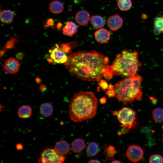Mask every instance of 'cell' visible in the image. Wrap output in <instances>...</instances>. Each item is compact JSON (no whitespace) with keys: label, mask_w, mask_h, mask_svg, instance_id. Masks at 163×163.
I'll return each mask as SVG.
<instances>
[{"label":"cell","mask_w":163,"mask_h":163,"mask_svg":"<svg viewBox=\"0 0 163 163\" xmlns=\"http://www.w3.org/2000/svg\"><path fill=\"white\" fill-rule=\"evenodd\" d=\"M108 62L107 57L96 51H79L69 55L65 65L69 72L77 78L98 82L102 78Z\"/></svg>","instance_id":"obj_1"},{"label":"cell","mask_w":163,"mask_h":163,"mask_svg":"<svg viewBox=\"0 0 163 163\" xmlns=\"http://www.w3.org/2000/svg\"><path fill=\"white\" fill-rule=\"evenodd\" d=\"M97 103L96 97L92 92L74 94L69 105L70 119L78 122L92 118L97 113Z\"/></svg>","instance_id":"obj_2"},{"label":"cell","mask_w":163,"mask_h":163,"mask_svg":"<svg viewBox=\"0 0 163 163\" xmlns=\"http://www.w3.org/2000/svg\"><path fill=\"white\" fill-rule=\"evenodd\" d=\"M142 78L137 74L118 82L114 87L117 99L124 104L131 103L135 99L140 100L142 96Z\"/></svg>","instance_id":"obj_3"},{"label":"cell","mask_w":163,"mask_h":163,"mask_svg":"<svg viewBox=\"0 0 163 163\" xmlns=\"http://www.w3.org/2000/svg\"><path fill=\"white\" fill-rule=\"evenodd\" d=\"M138 55L136 51L122 50L121 53L116 55L112 65L110 66L113 75L127 77L137 74L142 65Z\"/></svg>","instance_id":"obj_4"},{"label":"cell","mask_w":163,"mask_h":163,"mask_svg":"<svg viewBox=\"0 0 163 163\" xmlns=\"http://www.w3.org/2000/svg\"><path fill=\"white\" fill-rule=\"evenodd\" d=\"M113 115L116 116L121 124V126L123 128L131 129L133 123L136 119V112L131 108L124 107L119 110L113 112Z\"/></svg>","instance_id":"obj_5"},{"label":"cell","mask_w":163,"mask_h":163,"mask_svg":"<svg viewBox=\"0 0 163 163\" xmlns=\"http://www.w3.org/2000/svg\"><path fill=\"white\" fill-rule=\"evenodd\" d=\"M66 158L65 155L58 154L54 149L48 148L42 152L38 161L42 163H61Z\"/></svg>","instance_id":"obj_6"},{"label":"cell","mask_w":163,"mask_h":163,"mask_svg":"<svg viewBox=\"0 0 163 163\" xmlns=\"http://www.w3.org/2000/svg\"><path fill=\"white\" fill-rule=\"evenodd\" d=\"M126 154L129 160L133 162H136L142 159L144 152L140 147L137 145H133L128 148Z\"/></svg>","instance_id":"obj_7"},{"label":"cell","mask_w":163,"mask_h":163,"mask_svg":"<svg viewBox=\"0 0 163 163\" xmlns=\"http://www.w3.org/2000/svg\"><path fill=\"white\" fill-rule=\"evenodd\" d=\"M56 47L53 50H49L50 56L55 63L62 64L65 63L67 59V56L61 48H59L57 45Z\"/></svg>","instance_id":"obj_8"},{"label":"cell","mask_w":163,"mask_h":163,"mask_svg":"<svg viewBox=\"0 0 163 163\" xmlns=\"http://www.w3.org/2000/svg\"><path fill=\"white\" fill-rule=\"evenodd\" d=\"M123 20L118 14L110 16L108 19L107 24L108 27L113 31L119 29L122 26Z\"/></svg>","instance_id":"obj_9"},{"label":"cell","mask_w":163,"mask_h":163,"mask_svg":"<svg viewBox=\"0 0 163 163\" xmlns=\"http://www.w3.org/2000/svg\"><path fill=\"white\" fill-rule=\"evenodd\" d=\"M4 68L5 71L8 73L14 74L18 71L19 68V64L16 59L10 58L5 62Z\"/></svg>","instance_id":"obj_10"},{"label":"cell","mask_w":163,"mask_h":163,"mask_svg":"<svg viewBox=\"0 0 163 163\" xmlns=\"http://www.w3.org/2000/svg\"><path fill=\"white\" fill-rule=\"evenodd\" d=\"M110 34L107 29L101 28L94 33V37L97 41L101 43H105L110 39Z\"/></svg>","instance_id":"obj_11"},{"label":"cell","mask_w":163,"mask_h":163,"mask_svg":"<svg viewBox=\"0 0 163 163\" xmlns=\"http://www.w3.org/2000/svg\"><path fill=\"white\" fill-rule=\"evenodd\" d=\"M90 19V15L87 11L83 10L79 11L75 14V19L79 25L85 26L88 24Z\"/></svg>","instance_id":"obj_12"},{"label":"cell","mask_w":163,"mask_h":163,"mask_svg":"<svg viewBox=\"0 0 163 163\" xmlns=\"http://www.w3.org/2000/svg\"><path fill=\"white\" fill-rule=\"evenodd\" d=\"M54 149L59 155H65L69 151L70 147L66 141L61 140L56 143Z\"/></svg>","instance_id":"obj_13"},{"label":"cell","mask_w":163,"mask_h":163,"mask_svg":"<svg viewBox=\"0 0 163 163\" xmlns=\"http://www.w3.org/2000/svg\"><path fill=\"white\" fill-rule=\"evenodd\" d=\"M78 29V27L73 22L68 21L63 28V33L64 35L72 37L75 34Z\"/></svg>","instance_id":"obj_14"},{"label":"cell","mask_w":163,"mask_h":163,"mask_svg":"<svg viewBox=\"0 0 163 163\" xmlns=\"http://www.w3.org/2000/svg\"><path fill=\"white\" fill-rule=\"evenodd\" d=\"M71 146L73 152L77 153H80L86 147L84 140L80 138H77L73 141Z\"/></svg>","instance_id":"obj_15"},{"label":"cell","mask_w":163,"mask_h":163,"mask_svg":"<svg viewBox=\"0 0 163 163\" xmlns=\"http://www.w3.org/2000/svg\"><path fill=\"white\" fill-rule=\"evenodd\" d=\"M14 16V13L10 10H4L0 13V20L3 23H11L13 21Z\"/></svg>","instance_id":"obj_16"},{"label":"cell","mask_w":163,"mask_h":163,"mask_svg":"<svg viewBox=\"0 0 163 163\" xmlns=\"http://www.w3.org/2000/svg\"><path fill=\"white\" fill-rule=\"evenodd\" d=\"M50 11L54 14H59L63 11L64 7L63 4L59 0H54L49 4Z\"/></svg>","instance_id":"obj_17"},{"label":"cell","mask_w":163,"mask_h":163,"mask_svg":"<svg viewBox=\"0 0 163 163\" xmlns=\"http://www.w3.org/2000/svg\"><path fill=\"white\" fill-rule=\"evenodd\" d=\"M32 109L28 105H23L20 107L18 111L19 117L22 119H27L29 118L31 114Z\"/></svg>","instance_id":"obj_18"},{"label":"cell","mask_w":163,"mask_h":163,"mask_svg":"<svg viewBox=\"0 0 163 163\" xmlns=\"http://www.w3.org/2000/svg\"><path fill=\"white\" fill-rule=\"evenodd\" d=\"M40 112L44 117H48L50 116L53 112V107L50 104L44 103L40 107Z\"/></svg>","instance_id":"obj_19"},{"label":"cell","mask_w":163,"mask_h":163,"mask_svg":"<svg viewBox=\"0 0 163 163\" xmlns=\"http://www.w3.org/2000/svg\"><path fill=\"white\" fill-rule=\"evenodd\" d=\"M91 24L95 29L101 28L104 25V21L103 18L99 15H93L90 19Z\"/></svg>","instance_id":"obj_20"},{"label":"cell","mask_w":163,"mask_h":163,"mask_svg":"<svg viewBox=\"0 0 163 163\" xmlns=\"http://www.w3.org/2000/svg\"><path fill=\"white\" fill-rule=\"evenodd\" d=\"M155 33L157 34L163 33V16H157L154 21Z\"/></svg>","instance_id":"obj_21"},{"label":"cell","mask_w":163,"mask_h":163,"mask_svg":"<svg viewBox=\"0 0 163 163\" xmlns=\"http://www.w3.org/2000/svg\"><path fill=\"white\" fill-rule=\"evenodd\" d=\"M99 148L98 145L95 142L90 143L86 150L87 154L90 157L95 155L99 151Z\"/></svg>","instance_id":"obj_22"},{"label":"cell","mask_w":163,"mask_h":163,"mask_svg":"<svg viewBox=\"0 0 163 163\" xmlns=\"http://www.w3.org/2000/svg\"><path fill=\"white\" fill-rule=\"evenodd\" d=\"M152 116L155 122L161 123L163 121V110L160 108H155L152 111Z\"/></svg>","instance_id":"obj_23"},{"label":"cell","mask_w":163,"mask_h":163,"mask_svg":"<svg viewBox=\"0 0 163 163\" xmlns=\"http://www.w3.org/2000/svg\"><path fill=\"white\" fill-rule=\"evenodd\" d=\"M117 153V151L114 147L111 145L106 148L104 152L106 160H109L114 159V156Z\"/></svg>","instance_id":"obj_24"},{"label":"cell","mask_w":163,"mask_h":163,"mask_svg":"<svg viewBox=\"0 0 163 163\" xmlns=\"http://www.w3.org/2000/svg\"><path fill=\"white\" fill-rule=\"evenodd\" d=\"M117 5L120 9L123 11H126L131 7L132 3L131 0H118Z\"/></svg>","instance_id":"obj_25"},{"label":"cell","mask_w":163,"mask_h":163,"mask_svg":"<svg viewBox=\"0 0 163 163\" xmlns=\"http://www.w3.org/2000/svg\"><path fill=\"white\" fill-rule=\"evenodd\" d=\"M18 37H14L11 38L10 40L6 43L3 49L5 51L9 49H11L14 47L15 44L18 42Z\"/></svg>","instance_id":"obj_26"},{"label":"cell","mask_w":163,"mask_h":163,"mask_svg":"<svg viewBox=\"0 0 163 163\" xmlns=\"http://www.w3.org/2000/svg\"><path fill=\"white\" fill-rule=\"evenodd\" d=\"M150 163H162L163 162L162 157L158 154H154L152 155L149 159Z\"/></svg>","instance_id":"obj_27"},{"label":"cell","mask_w":163,"mask_h":163,"mask_svg":"<svg viewBox=\"0 0 163 163\" xmlns=\"http://www.w3.org/2000/svg\"><path fill=\"white\" fill-rule=\"evenodd\" d=\"M103 75L104 78L107 80L111 79L113 78V74L111 70L110 66L107 65L103 72Z\"/></svg>","instance_id":"obj_28"},{"label":"cell","mask_w":163,"mask_h":163,"mask_svg":"<svg viewBox=\"0 0 163 163\" xmlns=\"http://www.w3.org/2000/svg\"><path fill=\"white\" fill-rule=\"evenodd\" d=\"M70 44V43L63 44L61 46V48L63 51L66 53H69L71 52Z\"/></svg>","instance_id":"obj_29"},{"label":"cell","mask_w":163,"mask_h":163,"mask_svg":"<svg viewBox=\"0 0 163 163\" xmlns=\"http://www.w3.org/2000/svg\"><path fill=\"white\" fill-rule=\"evenodd\" d=\"M99 86L104 90L107 89L108 85L107 82L104 80H101L98 83Z\"/></svg>","instance_id":"obj_30"},{"label":"cell","mask_w":163,"mask_h":163,"mask_svg":"<svg viewBox=\"0 0 163 163\" xmlns=\"http://www.w3.org/2000/svg\"><path fill=\"white\" fill-rule=\"evenodd\" d=\"M106 94L110 97H114L116 96L114 88L107 89L106 92Z\"/></svg>","instance_id":"obj_31"},{"label":"cell","mask_w":163,"mask_h":163,"mask_svg":"<svg viewBox=\"0 0 163 163\" xmlns=\"http://www.w3.org/2000/svg\"><path fill=\"white\" fill-rule=\"evenodd\" d=\"M54 21L53 19L49 18L47 21L45 26L46 27L52 26H54Z\"/></svg>","instance_id":"obj_32"},{"label":"cell","mask_w":163,"mask_h":163,"mask_svg":"<svg viewBox=\"0 0 163 163\" xmlns=\"http://www.w3.org/2000/svg\"><path fill=\"white\" fill-rule=\"evenodd\" d=\"M24 55L22 53H18L16 55V58L17 59L21 60L22 59Z\"/></svg>","instance_id":"obj_33"},{"label":"cell","mask_w":163,"mask_h":163,"mask_svg":"<svg viewBox=\"0 0 163 163\" xmlns=\"http://www.w3.org/2000/svg\"><path fill=\"white\" fill-rule=\"evenodd\" d=\"M47 88L46 86L44 85H41L39 87L40 90L42 92H44L46 90Z\"/></svg>","instance_id":"obj_34"},{"label":"cell","mask_w":163,"mask_h":163,"mask_svg":"<svg viewBox=\"0 0 163 163\" xmlns=\"http://www.w3.org/2000/svg\"><path fill=\"white\" fill-rule=\"evenodd\" d=\"M107 99L105 97H103L101 98L100 100V102L102 104H105L106 103Z\"/></svg>","instance_id":"obj_35"},{"label":"cell","mask_w":163,"mask_h":163,"mask_svg":"<svg viewBox=\"0 0 163 163\" xmlns=\"http://www.w3.org/2000/svg\"><path fill=\"white\" fill-rule=\"evenodd\" d=\"M16 147L17 149L18 150H21L23 149V145L20 143L17 144L16 145Z\"/></svg>","instance_id":"obj_36"},{"label":"cell","mask_w":163,"mask_h":163,"mask_svg":"<svg viewBox=\"0 0 163 163\" xmlns=\"http://www.w3.org/2000/svg\"><path fill=\"white\" fill-rule=\"evenodd\" d=\"M88 163H101L99 160L96 159H91L89 161Z\"/></svg>","instance_id":"obj_37"},{"label":"cell","mask_w":163,"mask_h":163,"mask_svg":"<svg viewBox=\"0 0 163 163\" xmlns=\"http://www.w3.org/2000/svg\"><path fill=\"white\" fill-rule=\"evenodd\" d=\"M46 58L47 59V61L49 62V63H51L53 62V59L51 58H50V57H48V56H47L46 55Z\"/></svg>","instance_id":"obj_38"},{"label":"cell","mask_w":163,"mask_h":163,"mask_svg":"<svg viewBox=\"0 0 163 163\" xmlns=\"http://www.w3.org/2000/svg\"><path fill=\"white\" fill-rule=\"evenodd\" d=\"M62 26V24L61 23H59L57 24L56 28L59 30L61 28Z\"/></svg>","instance_id":"obj_39"},{"label":"cell","mask_w":163,"mask_h":163,"mask_svg":"<svg viewBox=\"0 0 163 163\" xmlns=\"http://www.w3.org/2000/svg\"><path fill=\"white\" fill-rule=\"evenodd\" d=\"M35 81L37 83H40L41 81V80L40 78L37 77L35 78Z\"/></svg>","instance_id":"obj_40"},{"label":"cell","mask_w":163,"mask_h":163,"mask_svg":"<svg viewBox=\"0 0 163 163\" xmlns=\"http://www.w3.org/2000/svg\"><path fill=\"white\" fill-rule=\"evenodd\" d=\"M5 50L4 49L2 50H1L0 52V57H1L3 56L5 53Z\"/></svg>","instance_id":"obj_41"},{"label":"cell","mask_w":163,"mask_h":163,"mask_svg":"<svg viewBox=\"0 0 163 163\" xmlns=\"http://www.w3.org/2000/svg\"><path fill=\"white\" fill-rule=\"evenodd\" d=\"M112 163H121V161L117 160H113L112 161L110 162Z\"/></svg>","instance_id":"obj_42"},{"label":"cell","mask_w":163,"mask_h":163,"mask_svg":"<svg viewBox=\"0 0 163 163\" xmlns=\"http://www.w3.org/2000/svg\"><path fill=\"white\" fill-rule=\"evenodd\" d=\"M114 86H113V85H112V84H110L108 85V89L113 88H114Z\"/></svg>","instance_id":"obj_43"},{"label":"cell","mask_w":163,"mask_h":163,"mask_svg":"<svg viewBox=\"0 0 163 163\" xmlns=\"http://www.w3.org/2000/svg\"><path fill=\"white\" fill-rule=\"evenodd\" d=\"M162 141L163 143V134L162 135Z\"/></svg>","instance_id":"obj_44"},{"label":"cell","mask_w":163,"mask_h":163,"mask_svg":"<svg viewBox=\"0 0 163 163\" xmlns=\"http://www.w3.org/2000/svg\"><path fill=\"white\" fill-rule=\"evenodd\" d=\"M162 129H163V125H162Z\"/></svg>","instance_id":"obj_45"},{"label":"cell","mask_w":163,"mask_h":163,"mask_svg":"<svg viewBox=\"0 0 163 163\" xmlns=\"http://www.w3.org/2000/svg\"></svg>","instance_id":"obj_46"}]
</instances>
